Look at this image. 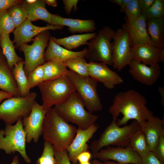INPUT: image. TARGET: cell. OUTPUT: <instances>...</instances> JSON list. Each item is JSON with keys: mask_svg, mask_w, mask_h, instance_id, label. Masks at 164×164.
Segmentation results:
<instances>
[{"mask_svg": "<svg viewBox=\"0 0 164 164\" xmlns=\"http://www.w3.org/2000/svg\"><path fill=\"white\" fill-rule=\"evenodd\" d=\"M147 104L144 96L135 90H130L115 95L108 112L112 115V120H117L116 123L119 126L126 125L129 120L134 119L141 128L146 121L154 116Z\"/></svg>", "mask_w": 164, "mask_h": 164, "instance_id": "obj_1", "label": "cell"}, {"mask_svg": "<svg viewBox=\"0 0 164 164\" xmlns=\"http://www.w3.org/2000/svg\"><path fill=\"white\" fill-rule=\"evenodd\" d=\"M77 128L65 121L54 108L48 110L45 116L42 133L45 141L52 145L55 150H66L75 137Z\"/></svg>", "mask_w": 164, "mask_h": 164, "instance_id": "obj_2", "label": "cell"}, {"mask_svg": "<svg viewBox=\"0 0 164 164\" xmlns=\"http://www.w3.org/2000/svg\"><path fill=\"white\" fill-rule=\"evenodd\" d=\"M83 101L75 91L54 108L67 122L76 125L78 128L85 129L95 124L98 116L86 110Z\"/></svg>", "mask_w": 164, "mask_h": 164, "instance_id": "obj_3", "label": "cell"}, {"mask_svg": "<svg viewBox=\"0 0 164 164\" xmlns=\"http://www.w3.org/2000/svg\"><path fill=\"white\" fill-rule=\"evenodd\" d=\"M117 120H112L101 134L99 138L92 142L90 148L92 153L111 145L126 147L134 133L141 129L139 123L136 120L128 125L122 127L117 125Z\"/></svg>", "mask_w": 164, "mask_h": 164, "instance_id": "obj_4", "label": "cell"}, {"mask_svg": "<svg viewBox=\"0 0 164 164\" xmlns=\"http://www.w3.org/2000/svg\"><path fill=\"white\" fill-rule=\"evenodd\" d=\"M38 86L42 95V105L47 110L63 102L76 91L66 75L56 79L44 81Z\"/></svg>", "mask_w": 164, "mask_h": 164, "instance_id": "obj_5", "label": "cell"}, {"mask_svg": "<svg viewBox=\"0 0 164 164\" xmlns=\"http://www.w3.org/2000/svg\"><path fill=\"white\" fill-rule=\"evenodd\" d=\"M37 96L32 92L25 96H13L5 100L0 104V119L10 125L22 120L30 114Z\"/></svg>", "mask_w": 164, "mask_h": 164, "instance_id": "obj_6", "label": "cell"}, {"mask_svg": "<svg viewBox=\"0 0 164 164\" xmlns=\"http://www.w3.org/2000/svg\"><path fill=\"white\" fill-rule=\"evenodd\" d=\"M115 31L106 26L88 42L85 57L90 62H100L112 66V40Z\"/></svg>", "mask_w": 164, "mask_h": 164, "instance_id": "obj_7", "label": "cell"}, {"mask_svg": "<svg viewBox=\"0 0 164 164\" xmlns=\"http://www.w3.org/2000/svg\"><path fill=\"white\" fill-rule=\"evenodd\" d=\"M26 134L22 120L14 125L6 124L5 128L0 130V150L8 154L18 152L26 162L29 164L31 160L26 153Z\"/></svg>", "mask_w": 164, "mask_h": 164, "instance_id": "obj_8", "label": "cell"}, {"mask_svg": "<svg viewBox=\"0 0 164 164\" xmlns=\"http://www.w3.org/2000/svg\"><path fill=\"white\" fill-rule=\"evenodd\" d=\"M66 75L88 111L93 113L102 110V105L97 91V81L90 76H81L70 70H68Z\"/></svg>", "mask_w": 164, "mask_h": 164, "instance_id": "obj_9", "label": "cell"}, {"mask_svg": "<svg viewBox=\"0 0 164 164\" xmlns=\"http://www.w3.org/2000/svg\"><path fill=\"white\" fill-rule=\"evenodd\" d=\"M50 37L49 31H46L36 36L32 44H24L19 47L20 50L24 55V69L27 76L33 70L45 62V49Z\"/></svg>", "mask_w": 164, "mask_h": 164, "instance_id": "obj_10", "label": "cell"}, {"mask_svg": "<svg viewBox=\"0 0 164 164\" xmlns=\"http://www.w3.org/2000/svg\"><path fill=\"white\" fill-rule=\"evenodd\" d=\"M113 40L112 66L120 71L132 60L129 34L125 29L119 28L115 31Z\"/></svg>", "mask_w": 164, "mask_h": 164, "instance_id": "obj_11", "label": "cell"}, {"mask_svg": "<svg viewBox=\"0 0 164 164\" xmlns=\"http://www.w3.org/2000/svg\"><path fill=\"white\" fill-rule=\"evenodd\" d=\"M92 157L102 161L112 160L119 164H142V158L128 146H107L92 153Z\"/></svg>", "mask_w": 164, "mask_h": 164, "instance_id": "obj_12", "label": "cell"}, {"mask_svg": "<svg viewBox=\"0 0 164 164\" xmlns=\"http://www.w3.org/2000/svg\"><path fill=\"white\" fill-rule=\"evenodd\" d=\"M47 111L36 101L29 114L22 120L26 142L29 143L32 141L38 142L42 135L43 121Z\"/></svg>", "mask_w": 164, "mask_h": 164, "instance_id": "obj_13", "label": "cell"}, {"mask_svg": "<svg viewBox=\"0 0 164 164\" xmlns=\"http://www.w3.org/2000/svg\"><path fill=\"white\" fill-rule=\"evenodd\" d=\"M88 69L90 77L102 83L108 89H114L116 85L124 83L122 78L104 63L90 62Z\"/></svg>", "mask_w": 164, "mask_h": 164, "instance_id": "obj_14", "label": "cell"}, {"mask_svg": "<svg viewBox=\"0 0 164 164\" xmlns=\"http://www.w3.org/2000/svg\"><path fill=\"white\" fill-rule=\"evenodd\" d=\"M146 17L142 14L136 19H125L122 28L128 32L131 46L137 44L148 43L155 46L152 42L147 29Z\"/></svg>", "mask_w": 164, "mask_h": 164, "instance_id": "obj_15", "label": "cell"}, {"mask_svg": "<svg viewBox=\"0 0 164 164\" xmlns=\"http://www.w3.org/2000/svg\"><path fill=\"white\" fill-rule=\"evenodd\" d=\"M63 26L50 25L44 27H40L33 24L27 19L20 25L15 28L13 32V42L16 48H19L22 45L27 44L32 38L39 34L50 30L61 29Z\"/></svg>", "mask_w": 164, "mask_h": 164, "instance_id": "obj_16", "label": "cell"}, {"mask_svg": "<svg viewBox=\"0 0 164 164\" xmlns=\"http://www.w3.org/2000/svg\"><path fill=\"white\" fill-rule=\"evenodd\" d=\"M129 72L137 82L148 86L153 85L158 80L161 74L159 63L154 66L144 64L132 60L129 63Z\"/></svg>", "mask_w": 164, "mask_h": 164, "instance_id": "obj_17", "label": "cell"}, {"mask_svg": "<svg viewBox=\"0 0 164 164\" xmlns=\"http://www.w3.org/2000/svg\"><path fill=\"white\" fill-rule=\"evenodd\" d=\"M99 127L98 125L94 124L85 129L77 128L75 137L66 149L69 160L72 164L77 163V157L80 153L88 151L89 147L87 142Z\"/></svg>", "mask_w": 164, "mask_h": 164, "instance_id": "obj_18", "label": "cell"}, {"mask_svg": "<svg viewBox=\"0 0 164 164\" xmlns=\"http://www.w3.org/2000/svg\"><path fill=\"white\" fill-rule=\"evenodd\" d=\"M161 50L149 44H135L131 46L132 59L147 65L154 66L160 62L159 56Z\"/></svg>", "mask_w": 164, "mask_h": 164, "instance_id": "obj_19", "label": "cell"}, {"mask_svg": "<svg viewBox=\"0 0 164 164\" xmlns=\"http://www.w3.org/2000/svg\"><path fill=\"white\" fill-rule=\"evenodd\" d=\"M51 22L52 25L68 27L69 31L73 34L91 33L96 29L95 23L91 19L83 20L67 18L53 14Z\"/></svg>", "mask_w": 164, "mask_h": 164, "instance_id": "obj_20", "label": "cell"}, {"mask_svg": "<svg viewBox=\"0 0 164 164\" xmlns=\"http://www.w3.org/2000/svg\"><path fill=\"white\" fill-rule=\"evenodd\" d=\"M47 47L44 53L45 62L51 60L63 62L69 58L77 56L85 58L87 53V48L79 51L67 50L55 43L51 36Z\"/></svg>", "mask_w": 164, "mask_h": 164, "instance_id": "obj_21", "label": "cell"}, {"mask_svg": "<svg viewBox=\"0 0 164 164\" xmlns=\"http://www.w3.org/2000/svg\"><path fill=\"white\" fill-rule=\"evenodd\" d=\"M143 131L150 151L153 152L158 143L160 136L164 132V119L154 115L146 121L141 128Z\"/></svg>", "mask_w": 164, "mask_h": 164, "instance_id": "obj_22", "label": "cell"}, {"mask_svg": "<svg viewBox=\"0 0 164 164\" xmlns=\"http://www.w3.org/2000/svg\"><path fill=\"white\" fill-rule=\"evenodd\" d=\"M0 89L12 94L13 96H21L12 70L0 48Z\"/></svg>", "mask_w": 164, "mask_h": 164, "instance_id": "obj_23", "label": "cell"}, {"mask_svg": "<svg viewBox=\"0 0 164 164\" xmlns=\"http://www.w3.org/2000/svg\"><path fill=\"white\" fill-rule=\"evenodd\" d=\"M147 29L154 45L160 49L164 48V18L147 19Z\"/></svg>", "mask_w": 164, "mask_h": 164, "instance_id": "obj_24", "label": "cell"}, {"mask_svg": "<svg viewBox=\"0 0 164 164\" xmlns=\"http://www.w3.org/2000/svg\"><path fill=\"white\" fill-rule=\"evenodd\" d=\"M24 2L27 12V19L31 22L41 20L52 25L53 14L46 9L45 0H36L32 4H27L24 1Z\"/></svg>", "mask_w": 164, "mask_h": 164, "instance_id": "obj_25", "label": "cell"}, {"mask_svg": "<svg viewBox=\"0 0 164 164\" xmlns=\"http://www.w3.org/2000/svg\"><path fill=\"white\" fill-rule=\"evenodd\" d=\"M96 32L72 35L60 38L52 37L54 42L62 46L66 49L72 51L79 46L87 45L88 41L93 39L97 34Z\"/></svg>", "mask_w": 164, "mask_h": 164, "instance_id": "obj_26", "label": "cell"}, {"mask_svg": "<svg viewBox=\"0 0 164 164\" xmlns=\"http://www.w3.org/2000/svg\"><path fill=\"white\" fill-rule=\"evenodd\" d=\"M0 46L8 65L12 70L14 66L23 60L17 54L14 42L11 40L9 35L0 36Z\"/></svg>", "mask_w": 164, "mask_h": 164, "instance_id": "obj_27", "label": "cell"}, {"mask_svg": "<svg viewBox=\"0 0 164 164\" xmlns=\"http://www.w3.org/2000/svg\"><path fill=\"white\" fill-rule=\"evenodd\" d=\"M44 81L51 80L66 75L68 70L63 62L51 60L43 64Z\"/></svg>", "mask_w": 164, "mask_h": 164, "instance_id": "obj_28", "label": "cell"}, {"mask_svg": "<svg viewBox=\"0 0 164 164\" xmlns=\"http://www.w3.org/2000/svg\"><path fill=\"white\" fill-rule=\"evenodd\" d=\"M127 146L137 153L141 158L151 151L146 142L144 132L141 129L134 133Z\"/></svg>", "mask_w": 164, "mask_h": 164, "instance_id": "obj_29", "label": "cell"}, {"mask_svg": "<svg viewBox=\"0 0 164 164\" xmlns=\"http://www.w3.org/2000/svg\"><path fill=\"white\" fill-rule=\"evenodd\" d=\"M24 60L16 64L12 70V73L18 89L22 96H25L30 92L28 85L27 77L24 69Z\"/></svg>", "mask_w": 164, "mask_h": 164, "instance_id": "obj_30", "label": "cell"}, {"mask_svg": "<svg viewBox=\"0 0 164 164\" xmlns=\"http://www.w3.org/2000/svg\"><path fill=\"white\" fill-rule=\"evenodd\" d=\"M67 67L81 76H89L88 69V63L84 57H74L63 62Z\"/></svg>", "mask_w": 164, "mask_h": 164, "instance_id": "obj_31", "label": "cell"}, {"mask_svg": "<svg viewBox=\"0 0 164 164\" xmlns=\"http://www.w3.org/2000/svg\"><path fill=\"white\" fill-rule=\"evenodd\" d=\"M8 10L15 28L27 19V12L24 1L12 6Z\"/></svg>", "mask_w": 164, "mask_h": 164, "instance_id": "obj_32", "label": "cell"}, {"mask_svg": "<svg viewBox=\"0 0 164 164\" xmlns=\"http://www.w3.org/2000/svg\"><path fill=\"white\" fill-rule=\"evenodd\" d=\"M36 164H56L53 147L51 143L45 141L42 153L36 161Z\"/></svg>", "mask_w": 164, "mask_h": 164, "instance_id": "obj_33", "label": "cell"}, {"mask_svg": "<svg viewBox=\"0 0 164 164\" xmlns=\"http://www.w3.org/2000/svg\"><path fill=\"white\" fill-rule=\"evenodd\" d=\"M15 28L8 10L0 12V36H4L13 31Z\"/></svg>", "mask_w": 164, "mask_h": 164, "instance_id": "obj_34", "label": "cell"}, {"mask_svg": "<svg viewBox=\"0 0 164 164\" xmlns=\"http://www.w3.org/2000/svg\"><path fill=\"white\" fill-rule=\"evenodd\" d=\"M142 14L147 19L164 17V0H155L150 7L147 10L142 11Z\"/></svg>", "mask_w": 164, "mask_h": 164, "instance_id": "obj_35", "label": "cell"}, {"mask_svg": "<svg viewBox=\"0 0 164 164\" xmlns=\"http://www.w3.org/2000/svg\"><path fill=\"white\" fill-rule=\"evenodd\" d=\"M27 77L28 87L30 90L35 87L38 86L44 81V73L43 65L36 67Z\"/></svg>", "mask_w": 164, "mask_h": 164, "instance_id": "obj_36", "label": "cell"}, {"mask_svg": "<svg viewBox=\"0 0 164 164\" xmlns=\"http://www.w3.org/2000/svg\"><path fill=\"white\" fill-rule=\"evenodd\" d=\"M126 18L129 20L136 19L142 14L139 0H131L125 9Z\"/></svg>", "mask_w": 164, "mask_h": 164, "instance_id": "obj_37", "label": "cell"}, {"mask_svg": "<svg viewBox=\"0 0 164 164\" xmlns=\"http://www.w3.org/2000/svg\"><path fill=\"white\" fill-rule=\"evenodd\" d=\"M153 152L160 161L164 164V132L161 134L159 142Z\"/></svg>", "mask_w": 164, "mask_h": 164, "instance_id": "obj_38", "label": "cell"}, {"mask_svg": "<svg viewBox=\"0 0 164 164\" xmlns=\"http://www.w3.org/2000/svg\"><path fill=\"white\" fill-rule=\"evenodd\" d=\"M56 164H71L66 150L58 151L54 149Z\"/></svg>", "mask_w": 164, "mask_h": 164, "instance_id": "obj_39", "label": "cell"}, {"mask_svg": "<svg viewBox=\"0 0 164 164\" xmlns=\"http://www.w3.org/2000/svg\"><path fill=\"white\" fill-rule=\"evenodd\" d=\"M78 0H63L62 1L64 5L63 8L67 14L70 15L71 14L72 9L74 12L78 9L77 4Z\"/></svg>", "mask_w": 164, "mask_h": 164, "instance_id": "obj_40", "label": "cell"}, {"mask_svg": "<svg viewBox=\"0 0 164 164\" xmlns=\"http://www.w3.org/2000/svg\"><path fill=\"white\" fill-rule=\"evenodd\" d=\"M142 164H163L152 151L142 158Z\"/></svg>", "mask_w": 164, "mask_h": 164, "instance_id": "obj_41", "label": "cell"}, {"mask_svg": "<svg viewBox=\"0 0 164 164\" xmlns=\"http://www.w3.org/2000/svg\"><path fill=\"white\" fill-rule=\"evenodd\" d=\"M22 1L21 0H0V12L8 10L12 6Z\"/></svg>", "mask_w": 164, "mask_h": 164, "instance_id": "obj_42", "label": "cell"}, {"mask_svg": "<svg viewBox=\"0 0 164 164\" xmlns=\"http://www.w3.org/2000/svg\"><path fill=\"white\" fill-rule=\"evenodd\" d=\"M92 157V154L88 151L80 153L77 157V160L79 164L89 162Z\"/></svg>", "mask_w": 164, "mask_h": 164, "instance_id": "obj_43", "label": "cell"}, {"mask_svg": "<svg viewBox=\"0 0 164 164\" xmlns=\"http://www.w3.org/2000/svg\"><path fill=\"white\" fill-rule=\"evenodd\" d=\"M155 0H139V5L142 11L149 8L154 2Z\"/></svg>", "mask_w": 164, "mask_h": 164, "instance_id": "obj_44", "label": "cell"}, {"mask_svg": "<svg viewBox=\"0 0 164 164\" xmlns=\"http://www.w3.org/2000/svg\"><path fill=\"white\" fill-rule=\"evenodd\" d=\"M131 0H109V1L113 3L119 5L120 7V12H124L125 9L128 3Z\"/></svg>", "mask_w": 164, "mask_h": 164, "instance_id": "obj_45", "label": "cell"}, {"mask_svg": "<svg viewBox=\"0 0 164 164\" xmlns=\"http://www.w3.org/2000/svg\"><path fill=\"white\" fill-rule=\"evenodd\" d=\"M13 96V95L7 92L0 90V103L3 101Z\"/></svg>", "mask_w": 164, "mask_h": 164, "instance_id": "obj_46", "label": "cell"}, {"mask_svg": "<svg viewBox=\"0 0 164 164\" xmlns=\"http://www.w3.org/2000/svg\"><path fill=\"white\" fill-rule=\"evenodd\" d=\"M91 164H119L117 162L114 161L107 160L101 162L99 160L95 159L91 162Z\"/></svg>", "mask_w": 164, "mask_h": 164, "instance_id": "obj_47", "label": "cell"}, {"mask_svg": "<svg viewBox=\"0 0 164 164\" xmlns=\"http://www.w3.org/2000/svg\"><path fill=\"white\" fill-rule=\"evenodd\" d=\"M158 91L161 96V103L162 105L164 104V87H159Z\"/></svg>", "mask_w": 164, "mask_h": 164, "instance_id": "obj_48", "label": "cell"}, {"mask_svg": "<svg viewBox=\"0 0 164 164\" xmlns=\"http://www.w3.org/2000/svg\"><path fill=\"white\" fill-rule=\"evenodd\" d=\"M46 4L53 7L57 6V2L56 0H45Z\"/></svg>", "mask_w": 164, "mask_h": 164, "instance_id": "obj_49", "label": "cell"}, {"mask_svg": "<svg viewBox=\"0 0 164 164\" xmlns=\"http://www.w3.org/2000/svg\"><path fill=\"white\" fill-rule=\"evenodd\" d=\"M10 164H20L19 158L17 155L14 156L13 160Z\"/></svg>", "mask_w": 164, "mask_h": 164, "instance_id": "obj_50", "label": "cell"}, {"mask_svg": "<svg viewBox=\"0 0 164 164\" xmlns=\"http://www.w3.org/2000/svg\"><path fill=\"white\" fill-rule=\"evenodd\" d=\"M160 62L164 61V49H162L159 56Z\"/></svg>", "mask_w": 164, "mask_h": 164, "instance_id": "obj_51", "label": "cell"}, {"mask_svg": "<svg viewBox=\"0 0 164 164\" xmlns=\"http://www.w3.org/2000/svg\"><path fill=\"white\" fill-rule=\"evenodd\" d=\"M79 164H91L89 162L86 163H80Z\"/></svg>", "mask_w": 164, "mask_h": 164, "instance_id": "obj_52", "label": "cell"}]
</instances>
